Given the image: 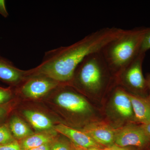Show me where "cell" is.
<instances>
[{
  "mask_svg": "<svg viewBox=\"0 0 150 150\" xmlns=\"http://www.w3.org/2000/svg\"><path fill=\"white\" fill-rule=\"evenodd\" d=\"M124 30L105 28L86 35L70 46L47 51L37 67L28 71L29 75H42L61 84L70 83L75 70L87 56L101 51L119 37Z\"/></svg>",
  "mask_w": 150,
  "mask_h": 150,
  "instance_id": "obj_1",
  "label": "cell"
},
{
  "mask_svg": "<svg viewBox=\"0 0 150 150\" xmlns=\"http://www.w3.org/2000/svg\"><path fill=\"white\" fill-rule=\"evenodd\" d=\"M149 28L124 30L119 37L105 46L101 52L112 75L118 78L139 54L142 41Z\"/></svg>",
  "mask_w": 150,
  "mask_h": 150,
  "instance_id": "obj_2",
  "label": "cell"
},
{
  "mask_svg": "<svg viewBox=\"0 0 150 150\" xmlns=\"http://www.w3.org/2000/svg\"><path fill=\"white\" fill-rule=\"evenodd\" d=\"M112 75L101 51L87 56L75 70L71 82L91 94L102 93Z\"/></svg>",
  "mask_w": 150,
  "mask_h": 150,
  "instance_id": "obj_3",
  "label": "cell"
},
{
  "mask_svg": "<svg viewBox=\"0 0 150 150\" xmlns=\"http://www.w3.org/2000/svg\"><path fill=\"white\" fill-rule=\"evenodd\" d=\"M145 55L146 53L140 52L118 78L121 80V83L134 93V95L142 96L148 91L146 80L142 71Z\"/></svg>",
  "mask_w": 150,
  "mask_h": 150,
  "instance_id": "obj_4",
  "label": "cell"
},
{
  "mask_svg": "<svg viewBox=\"0 0 150 150\" xmlns=\"http://www.w3.org/2000/svg\"><path fill=\"white\" fill-rule=\"evenodd\" d=\"M29 76H31L25 81L20 88L21 93L27 98H40L62 84L44 75Z\"/></svg>",
  "mask_w": 150,
  "mask_h": 150,
  "instance_id": "obj_5",
  "label": "cell"
},
{
  "mask_svg": "<svg viewBox=\"0 0 150 150\" xmlns=\"http://www.w3.org/2000/svg\"><path fill=\"white\" fill-rule=\"evenodd\" d=\"M55 101L60 107L74 113L87 114L91 111L89 103L83 96L70 90L59 91Z\"/></svg>",
  "mask_w": 150,
  "mask_h": 150,
  "instance_id": "obj_6",
  "label": "cell"
},
{
  "mask_svg": "<svg viewBox=\"0 0 150 150\" xmlns=\"http://www.w3.org/2000/svg\"><path fill=\"white\" fill-rule=\"evenodd\" d=\"M150 141L140 126L130 125L116 133L114 143L121 147L128 146L142 147Z\"/></svg>",
  "mask_w": 150,
  "mask_h": 150,
  "instance_id": "obj_7",
  "label": "cell"
},
{
  "mask_svg": "<svg viewBox=\"0 0 150 150\" xmlns=\"http://www.w3.org/2000/svg\"><path fill=\"white\" fill-rule=\"evenodd\" d=\"M83 131L100 145L110 146L115 141L116 133L105 123L100 122L91 123L86 126Z\"/></svg>",
  "mask_w": 150,
  "mask_h": 150,
  "instance_id": "obj_8",
  "label": "cell"
},
{
  "mask_svg": "<svg viewBox=\"0 0 150 150\" xmlns=\"http://www.w3.org/2000/svg\"><path fill=\"white\" fill-rule=\"evenodd\" d=\"M53 129L56 132L68 137L79 147L87 149L91 147L100 148L101 147L83 131L76 130L63 124L54 126Z\"/></svg>",
  "mask_w": 150,
  "mask_h": 150,
  "instance_id": "obj_9",
  "label": "cell"
},
{
  "mask_svg": "<svg viewBox=\"0 0 150 150\" xmlns=\"http://www.w3.org/2000/svg\"><path fill=\"white\" fill-rule=\"evenodd\" d=\"M112 100L113 107L119 115L126 118L134 116L129 93L121 88H116L112 93Z\"/></svg>",
  "mask_w": 150,
  "mask_h": 150,
  "instance_id": "obj_10",
  "label": "cell"
},
{
  "mask_svg": "<svg viewBox=\"0 0 150 150\" xmlns=\"http://www.w3.org/2000/svg\"><path fill=\"white\" fill-rule=\"evenodd\" d=\"M135 120L142 124L150 123V98L129 93Z\"/></svg>",
  "mask_w": 150,
  "mask_h": 150,
  "instance_id": "obj_11",
  "label": "cell"
},
{
  "mask_svg": "<svg viewBox=\"0 0 150 150\" xmlns=\"http://www.w3.org/2000/svg\"><path fill=\"white\" fill-rule=\"evenodd\" d=\"M28 76V71L16 68L10 62L0 57V79L13 84L19 83Z\"/></svg>",
  "mask_w": 150,
  "mask_h": 150,
  "instance_id": "obj_12",
  "label": "cell"
},
{
  "mask_svg": "<svg viewBox=\"0 0 150 150\" xmlns=\"http://www.w3.org/2000/svg\"><path fill=\"white\" fill-rule=\"evenodd\" d=\"M56 134L54 132L33 134L19 142L21 150H28L48 143H52Z\"/></svg>",
  "mask_w": 150,
  "mask_h": 150,
  "instance_id": "obj_13",
  "label": "cell"
},
{
  "mask_svg": "<svg viewBox=\"0 0 150 150\" xmlns=\"http://www.w3.org/2000/svg\"><path fill=\"white\" fill-rule=\"evenodd\" d=\"M23 114L26 119L36 130L47 131L54 127L51 119L41 112L25 110L23 111Z\"/></svg>",
  "mask_w": 150,
  "mask_h": 150,
  "instance_id": "obj_14",
  "label": "cell"
},
{
  "mask_svg": "<svg viewBox=\"0 0 150 150\" xmlns=\"http://www.w3.org/2000/svg\"><path fill=\"white\" fill-rule=\"evenodd\" d=\"M9 127L13 136L17 139L22 140L34 134L29 126L17 116L11 119Z\"/></svg>",
  "mask_w": 150,
  "mask_h": 150,
  "instance_id": "obj_15",
  "label": "cell"
},
{
  "mask_svg": "<svg viewBox=\"0 0 150 150\" xmlns=\"http://www.w3.org/2000/svg\"><path fill=\"white\" fill-rule=\"evenodd\" d=\"M16 141L8 127L6 125L0 126V145L11 144Z\"/></svg>",
  "mask_w": 150,
  "mask_h": 150,
  "instance_id": "obj_16",
  "label": "cell"
},
{
  "mask_svg": "<svg viewBox=\"0 0 150 150\" xmlns=\"http://www.w3.org/2000/svg\"><path fill=\"white\" fill-rule=\"evenodd\" d=\"M150 49V28H149L147 31L145 33L142 46H141L140 52L146 53L148 50Z\"/></svg>",
  "mask_w": 150,
  "mask_h": 150,
  "instance_id": "obj_17",
  "label": "cell"
},
{
  "mask_svg": "<svg viewBox=\"0 0 150 150\" xmlns=\"http://www.w3.org/2000/svg\"><path fill=\"white\" fill-rule=\"evenodd\" d=\"M11 97V93L9 89L0 88V105L8 101Z\"/></svg>",
  "mask_w": 150,
  "mask_h": 150,
  "instance_id": "obj_18",
  "label": "cell"
},
{
  "mask_svg": "<svg viewBox=\"0 0 150 150\" xmlns=\"http://www.w3.org/2000/svg\"><path fill=\"white\" fill-rule=\"evenodd\" d=\"M67 143L63 141H57L53 144L51 150H71Z\"/></svg>",
  "mask_w": 150,
  "mask_h": 150,
  "instance_id": "obj_19",
  "label": "cell"
},
{
  "mask_svg": "<svg viewBox=\"0 0 150 150\" xmlns=\"http://www.w3.org/2000/svg\"><path fill=\"white\" fill-rule=\"evenodd\" d=\"M0 150H21L19 143L17 140L11 144L0 145Z\"/></svg>",
  "mask_w": 150,
  "mask_h": 150,
  "instance_id": "obj_20",
  "label": "cell"
},
{
  "mask_svg": "<svg viewBox=\"0 0 150 150\" xmlns=\"http://www.w3.org/2000/svg\"><path fill=\"white\" fill-rule=\"evenodd\" d=\"M0 14L6 18L9 16L6 8V1L4 0H0Z\"/></svg>",
  "mask_w": 150,
  "mask_h": 150,
  "instance_id": "obj_21",
  "label": "cell"
},
{
  "mask_svg": "<svg viewBox=\"0 0 150 150\" xmlns=\"http://www.w3.org/2000/svg\"><path fill=\"white\" fill-rule=\"evenodd\" d=\"M140 126L146 136L150 141V123L147 124H141Z\"/></svg>",
  "mask_w": 150,
  "mask_h": 150,
  "instance_id": "obj_22",
  "label": "cell"
},
{
  "mask_svg": "<svg viewBox=\"0 0 150 150\" xmlns=\"http://www.w3.org/2000/svg\"><path fill=\"white\" fill-rule=\"evenodd\" d=\"M53 144L52 143H48L42 145L40 146L28 150H51V148Z\"/></svg>",
  "mask_w": 150,
  "mask_h": 150,
  "instance_id": "obj_23",
  "label": "cell"
},
{
  "mask_svg": "<svg viewBox=\"0 0 150 150\" xmlns=\"http://www.w3.org/2000/svg\"><path fill=\"white\" fill-rule=\"evenodd\" d=\"M107 150H129L125 149L124 147H121L116 146V145H111L109 146L108 147L106 148Z\"/></svg>",
  "mask_w": 150,
  "mask_h": 150,
  "instance_id": "obj_24",
  "label": "cell"
},
{
  "mask_svg": "<svg viewBox=\"0 0 150 150\" xmlns=\"http://www.w3.org/2000/svg\"><path fill=\"white\" fill-rule=\"evenodd\" d=\"M79 148L80 150H107L106 148L105 149H101L100 148L96 147H91L87 148V149H83L79 147Z\"/></svg>",
  "mask_w": 150,
  "mask_h": 150,
  "instance_id": "obj_25",
  "label": "cell"
},
{
  "mask_svg": "<svg viewBox=\"0 0 150 150\" xmlns=\"http://www.w3.org/2000/svg\"><path fill=\"white\" fill-rule=\"evenodd\" d=\"M6 113V110L5 108L0 106V119L2 118Z\"/></svg>",
  "mask_w": 150,
  "mask_h": 150,
  "instance_id": "obj_26",
  "label": "cell"
},
{
  "mask_svg": "<svg viewBox=\"0 0 150 150\" xmlns=\"http://www.w3.org/2000/svg\"><path fill=\"white\" fill-rule=\"evenodd\" d=\"M146 80L148 91H149V98H150V74L148 75L147 78H146Z\"/></svg>",
  "mask_w": 150,
  "mask_h": 150,
  "instance_id": "obj_27",
  "label": "cell"
},
{
  "mask_svg": "<svg viewBox=\"0 0 150 150\" xmlns=\"http://www.w3.org/2000/svg\"><path fill=\"white\" fill-rule=\"evenodd\" d=\"M71 150H80L79 148H74L72 149Z\"/></svg>",
  "mask_w": 150,
  "mask_h": 150,
  "instance_id": "obj_28",
  "label": "cell"
}]
</instances>
